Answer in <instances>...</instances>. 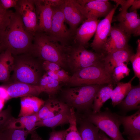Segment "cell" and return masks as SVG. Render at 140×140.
I'll use <instances>...</instances> for the list:
<instances>
[{"mask_svg": "<svg viewBox=\"0 0 140 140\" xmlns=\"http://www.w3.org/2000/svg\"><path fill=\"white\" fill-rule=\"evenodd\" d=\"M5 140H26L28 132L14 129H8L1 132Z\"/></svg>", "mask_w": 140, "mask_h": 140, "instance_id": "obj_31", "label": "cell"}, {"mask_svg": "<svg viewBox=\"0 0 140 140\" xmlns=\"http://www.w3.org/2000/svg\"><path fill=\"white\" fill-rule=\"evenodd\" d=\"M107 0H75L76 5L86 19L106 17L114 7Z\"/></svg>", "mask_w": 140, "mask_h": 140, "instance_id": "obj_9", "label": "cell"}, {"mask_svg": "<svg viewBox=\"0 0 140 140\" xmlns=\"http://www.w3.org/2000/svg\"><path fill=\"white\" fill-rule=\"evenodd\" d=\"M65 130L53 131L50 134L48 140H64Z\"/></svg>", "mask_w": 140, "mask_h": 140, "instance_id": "obj_37", "label": "cell"}, {"mask_svg": "<svg viewBox=\"0 0 140 140\" xmlns=\"http://www.w3.org/2000/svg\"><path fill=\"white\" fill-rule=\"evenodd\" d=\"M39 120L38 113L18 118L13 117L10 122L6 130L10 129L22 130L27 131L30 134L36 129V123Z\"/></svg>", "mask_w": 140, "mask_h": 140, "instance_id": "obj_21", "label": "cell"}, {"mask_svg": "<svg viewBox=\"0 0 140 140\" xmlns=\"http://www.w3.org/2000/svg\"><path fill=\"white\" fill-rule=\"evenodd\" d=\"M117 115L124 128L122 134L128 136L140 134V109L131 115Z\"/></svg>", "mask_w": 140, "mask_h": 140, "instance_id": "obj_19", "label": "cell"}, {"mask_svg": "<svg viewBox=\"0 0 140 140\" xmlns=\"http://www.w3.org/2000/svg\"><path fill=\"white\" fill-rule=\"evenodd\" d=\"M64 0H43V2L45 4L50 6L51 7L60 6L64 2Z\"/></svg>", "mask_w": 140, "mask_h": 140, "instance_id": "obj_40", "label": "cell"}, {"mask_svg": "<svg viewBox=\"0 0 140 140\" xmlns=\"http://www.w3.org/2000/svg\"><path fill=\"white\" fill-rule=\"evenodd\" d=\"M37 17L38 32L48 34L50 31L53 15V8L42 0H34Z\"/></svg>", "mask_w": 140, "mask_h": 140, "instance_id": "obj_16", "label": "cell"}, {"mask_svg": "<svg viewBox=\"0 0 140 140\" xmlns=\"http://www.w3.org/2000/svg\"><path fill=\"white\" fill-rule=\"evenodd\" d=\"M127 64L125 63H122L115 67L113 70L111 76L117 84L129 75L130 69L127 67Z\"/></svg>", "mask_w": 140, "mask_h": 140, "instance_id": "obj_32", "label": "cell"}, {"mask_svg": "<svg viewBox=\"0 0 140 140\" xmlns=\"http://www.w3.org/2000/svg\"><path fill=\"white\" fill-rule=\"evenodd\" d=\"M52 8L53 15L51 30L48 34L61 45L70 46L73 44V35L66 25L60 6Z\"/></svg>", "mask_w": 140, "mask_h": 140, "instance_id": "obj_8", "label": "cell"}, {"mask_svg": "<svg viewBox=\"0 0 140 140\" xmlns=\"http://www.w3.org/2000/svg\"><path fill=\"white\" fill-rule=\"evenodd\" d=\"M60 83L52 78L45 73L40 80L39 85L43 92L46 93L51 97L55 94L60 90Z\"/></svg>", "mask_w": 140, "mask_h": 140, "instance_id": "obj_28", "label": "cell"}, {"mask_svg": "<svg viewBox=\"0 0 140 140\" xmlns=\"http://www.w3.org/2000/svg\"><path fill=\"white\" fill-rule=\"evenodd\" d=\"M58 75L61 82L68 83L70 79V76L64 69H61L55 72Z\"/></svg>", "mask_w": 140, "mask_h": 140, "instance_id": "obj_39", "label": "cell"}, {"mask_svg": "<svg viewBox=\"0 0 140 140\" xmlns=\"http://www.w3.org/2000/svg\"><path fill=\"white\" fill-rule=\"evenodd\" d=\"M140 8V0H134L131 7L130 9V12H131Z\"/></svg>", "mask_w": 140, "mask_h": 140, "instance_id": "obj_42", "label": "cell"}, {"mask_svg": "<svg viewBox=\"0 0 140 140\" xmlns=\"http://www.w3.org/2000/svg\"><path fill=\"white\" fill-rule=\"evenodd\" d=\"M136 52L131 57L129 61L132 63L134 76L137 77L140 81V41H137Z\"/></svg>", "mask_w": 140, "mask_h": 140, "instance_id": "obj_33", "label": "cell"}, {"mask_svg": "<svg viewBox=\"0 0 140 140\" xmlns=\"http://www.w3.org/2000/svg\"><path fill=\"white\" fill-rule=\"evenodd\" d=\"M135 77L134 76L128 82L126 83L119 82L113 89L111 99L112 105L114 107L121 103L128 94L131 89V83Z\"/></svg>", "mask_w": 140, "mask_h": 140, "instance_id": "obj_27", "label": "cell"}, {"mask_svg": "<svg viewBox=\"0 0 140 140\" xmlns=\"http://www.w3.org/2000/svg\"><path fill=\"white\" fill-rule=\"evenodd\" d=\"M130 37L117 25L115 24L111 27L101 53L105 56L128 47L129 46L128 42Z\"/></svg>", "mask_w": 140, "mask_h": 140, "instance_id": "obj_12", "label": "cell"}, {"mask_svg": "<svg viewBox=\"0 0 140 140\" xmlns=\"http://www.w3.org/2000/svg\"><path fill=\"white\" fill-rule=\"evenodd\" d=\"M83 118L105 133L112 140H126L120 131L121 124L117 114L112 113L108 108L97 113L91 111L86 113Z\"/></svg>", "mask_w": 140, "mask_h": 140, "instance_id": "obj_6", "label": "cell"}, {"mask_svg": "<svg viewBox=\"0 0 140 140\" xmlns=\"http://www.w3.org/2000/svg\"><path fill=\"white\" fill-rule=\"evenodd\" d=\"M6 10H5L3 7L0 2V13L3 12Z\"/></svg>", "mask_w": 140, "mask_h": 140, "instance_id": "obj_48", "label": "cell"}, {"mask_svg": "<svg viewBox=\"0 0 140 140\" xmlns=\"http://www.w3.org/2000/svg\"><path fill=\"white\" fill-rule=\"evenodd\" d=\"M16 12L27 30L33 36L38 32V26L34 0H18Z\"/></svg>", "mask_w": 140, "mask_h": 140, "instance_id": "obj_10", "label": "cell"}, {"mask_svg": "<svg viewBox=\"0 0 140 140\" xmlns=\"http://www.w3.org/2000/svg\"><path fill=\"white\" fill-rule=\"evenodd\" d=\"M71 116L70 108L52 117L38 121L36 123L35 127L36 128L42 127L53 128L69 123Z\"/></svg>", "mask_w": 140, "mask_h": 140, "instance_id": "obj_24", "label": "cell"}, {"mask_svg": "<svg viewBox=\"0 0 140 140\" xmlns=\"http://www.w3.org/2000/svg\"><path fill=\"white\" fill-rule=\"evenodd\" d=\"M101 53L87 50L85 47L73 44L70 46L67 65L74 73L86 67L103 62Z\"/></svg>", "mask_w": 140, "mask_h": 140, "instance_id": "obj_7", "label": "cell"}, {"mask_svg": "<svg viewBox=\"0 0 140 140\" xmlns=\"http://www.w3.org/2000/svg\"><path fill=\"white\" fill-rule=\"evenodd\" d=\"M18 1L17 0H0V2L3 8L7 10L12 8H15L17 6Z\"/></svg>", "mask_w": 140, "mask_h": 140, "instance_id": "obj_38", "label": "cell"}, {"mask_svg": "<svg viewBox=\"0 0 140 140\" xmlns=\"http://www.w3.org/2000/svg\"><path fill=\"white\" fill-rule=\"evenodd\" d=\"M5 102L4 100L0 98V111L2 110Z\"/></svg>", "mask_w": 140, "mask_h": 140, "instance_id": "obj_47", "label": "cell"}, {"mask_svg": "<svg viewBox=\"0 0 140 140\" xmlns=\"http://www.w3.org/2000/svg\"><path fill=\"white\" fill-rule=\"evenodd\" d=\"M70 46L62 45L48 34L38 32L34 36L29 54L41 60L55 62L64 68L67 66Z\"/></svg>", "mask_w": 140, "mask_h": 140, "instance_id": "obj_2", "label": "cell"}, {"mask_svg": "<svg viewBox=\"0 0 140 140\" xmlns=\"http://www.w3.org/2000/svg\"><path fill=\"white\" fill-rule=\"evenodd\" d=\"M78 130L82 140H100V129L83 118Z\"/></svg>", "mask_w": 140, "mask_h": 140, "instance_id": "obj_26", "label": "cell"}, {"mask_svg": "<svg viewBox=\"0 0 140 140\" xmlns=\"http://www.w3.org/2000/svg\"><path fill=\"white\" fill-rule=\"evenodd\" d=\"M111 140H112L111 139Z\"/></svg>", "mask_w": 140, "mask_h": 140, "instance_id": "obj_51", "label": "cell"}, {"mask_svg": "<svg viewBox=\"0 0 140 140\" xmlns=\"http://www.w3.org/2000/svg\"><path fill=\"white\" fill-rule=\"evenodd\" d=\"M0 140H5L1 132H0Z\"/></svg>", "mask_w": 140, "mask_h": 140, "instance_id": "obj_49", "label": "cell"}, {"mask_svg": "<svg viewBox=\"0 0 140 140\" xmlns=\"http://www.w3.org/2000/svg\"><path fill=\"white\" fill-rule=\"evenodd\" d=\"M114 85L108 84L103 85L98 91L94 97L92 109L93 113L101 111V109L106 101L111 98Z\"/></svg>", "mask_w": 140, "mask_h": 140, "instance_id": "obj_25", "label": "cell"}, {"mask_svg": "<svg viewBox=\"0 0 140 140\" xmlns=\"http://www.w3.org/2000/svg\"><path fill=\"white\" fill-rule=\"evenodd\" d=\"M44 102L45 101L36 96L21 97V108L18 117L30 115L38 113Z\"/></svg>", "mask_w": 140, "mask_h": 140, "instance_id": "obj_20", "label": "cell"}, {"mask_svg": "<svg viewBox=\"0 0 140 140\" xmlns=\"http://www.w3.org/2000/svg\"><path fill=\"white\" fill-rule=\"evenodd\" d=\"M119 5L116 4L108 14L97 24L94 39L91 44V47L97 53H101L111 28L114 15Z\"/></svg>", "mask_w": 140, "mask_h": 140, "instance_id": "obj_11", "label": "cell"}, {"mask_svg": "<svg viewBox=\"0 0 140 140\" xmlns=\"http://www.w3.org/2000/svg\"><path fill=\"white\" fill-rule=\"evenodd\" d=\"M127 137L129 140H140V134L128 136Z\"/></svg>", "mask_w": 140, "mask_h": 140, "instance_id": "obj_45", "label": "cell"}, {"mask_svg": "<svg viewBox=\"0 0 140 140\" xmlns=\"http://www.w3.org/2000/svg\"><path fill=\"white\" fill-rule=\"evenodd\" d=\"M0 98L5 101L10 99L7 89L4 85L0 86Z\"/></svg>", "mask_w": 140, "mask_h": 140, "instance_id": "obj_41", "label": "cell"}, {"mask_svg": "<svg viewBox=\"0 0 140 140\" xmlns=\"http://www.w3.org/2000/svg\"><path fill=\"white\" fill-rule=\"evenodd\" d=\"M134 54L129 46L105 56L103 62L105 68L111 75L114 68L123 63L128 62Z\"/></svg>", "mask_w": 140, "mask_h": 140, "instance_id": "obj_18", "label": "cell"}, {"mask_svg": "<svg viewBox=\"0 0 140 140\" xmlns=\"http://www.w3.org/2000/svg\"><path fill=\"white\" fill-rule=\"evenodd\" d=\"M30 140H43L38 135L35 130L31 132Z\"/></svg>", "mask_w": 140, "mask_h": 140, "instance_id": "obj_44", "label": "cell"}, {"mask_svg": "<svg viewBox=\"0 0 140 140\" xmlns=\"http://www.w3.org/2000/svg\"><path fill=\"white\" fill-rule=\"evenodd\" d=\"M33 37L26 29L19 16L15 12L0 39V44L2 51L8 50L13 56L29 54Z\"/></svg>", "mask_w": 140, "mask_h": 140, "instance_id": "obj_1", "label": "cell"}, {"mask_svg": "<svg viewBox=\"0 0 140 140\" xmlns=\"http://www.w3.org/2000/svg\"><path fill=\"white\" fill-rule=\"evenodd\" d=\"M13 117L11 114V108L10 106L6 109L0 111V132L6 129Z\"/></svg>", "mask_w": 140, "mask_h": 140, "instance_id": "obj_34", "label": "cell"}, {"mask_svg": "<svg viewBox=\"0 0 140 140\" xmlns=\"http://www.w3.org/2000/svg\"><path fill=\"white\" fill-rule=\"evenodd\" d=\"M4 85L10 99L27 96H37L43 92L39 85H34L16 81H9Z\"/></svg>", "mask_w": 140, "mask_h": 140, "instance_id": "obj_15", "label": "cell"}, {"mask_svg": "<svg viewBox=\"0 0 140 140\" xmlns=\"http://www.w3.org/2000/svg\"><path fill=\"white\" fill-rule=\"evenodd\" d=\"M140 85L132 86L127 95L118 105L123 113L140 109Z\"/></svg>", "mask_w": 140, "mask_h": 140, "instance_id": "obj_22", "label": "cell"}, {"mask_svg": "<svg viewBox=\"0 0 140 140\" xmlns=\"http://www.w3.org/2000/svg\"><path fill=\"white\" fill-rule=\"evenodd\" d=\"M42 65L43 69L45 72H56L61 69V67L58 64L47 61H43Z\"/></svg>", "mask_w": 140, "mask_h": 140, "instance_id": "obj_36", "label": "cell"}, {"mask_svg": "<svg viewBox=\"0 0 140 140\" xmlns=\"http://www.w3.org/2000/svg\"><path fill=\"white\" fill-rule=\"evenodd\" d=\"M14 58L8 50H3L0 52V82L6 83L10 78L13 71Z\"/></svg>", "mask_w": 140, "mask_h": 140, "instance_id": "obj_23", "label": "cell"}, {"mask_svg": "<svg viewBox=\"0 0 140 140\" xmlns=\"http://www.w3.org/2000/svg\"><path fill=\"white\" fill-rule=\"evenodd\" d=\"M100 140H111L108 138L104 133L102 131L100 130L99 132Z\"/></svg>", "mask_w": 140, "mask_h": 140, "instance_id": "obj_46", "label": "cell"}, {"mask_svg": "<svg viewBox=\"0 0 140 140\" xmlns=\"http://www.w3.org/2000/svg\"><path fill=\"white\" fill-rule=\"evenodd\" d=\"M14 13L12 10H8L0 13V39L9 24Z\"/></svg>", "mask_w": 140, "mask_h": 140, "instance_id": "obj_35", "label": "cell"}, {"mask_svg": "<svg viewBox=\"0 0 140 140\" xmlns=\"http://www.w3.org/2000/svg\"><path fill=\"white\" fill-rule=\"evenodd\" d=\"M45 73L52 78L61 82L58 75L55 72L51 71L46 72Z\"/></svg>", "mask_w": 140, "mask_h": 140, "instance_id": "obj_43", "label": "cell"}, {"mask_svg": "<svg viewBox=\"0 0 140 140\" xmlns=\"http://www.w3.org/2000/svg\"><path fill=\"white\" fill-rule=\"evenodd\" d=\"M60 101L50 97L44 103L38 113L40 120L48 118L54 110Z\"/></svg>", "mask_w": 140, "mask_h": 140, "instance_id": "obj_30", "label": "cell"}, {"mask_svg": "<svg viewBox=\"0 0 140 140\" xmlns=\"http://www.w3.org/2000/svg\"><path fill=\"white\" fill-rule=\"evenodd\" d=\"M100 21L97 19H86L76 30L73 36V44L85 47L95 34Z\"/></svg>", "mask_w": 140, "mask_h": 140, "instance_id": "obj_17", "label": "cell"}, {"mask_svg": "<svg viewBox=\"0 0 140 140\" xmlns=\"http://www.w3.org/2000/svg\"><path fill=\"white\" fill-rule=\"evenodd\" d=\"M120 12L115 17L118 26L130 37L140 35V19L137 10L128 12L127 10L120 9Z\"/></svg>", "mask_w": 140, "mask_h": 140, "instance_id": "obj_13", "label": "cell"}, {"mask_svg": "<svg viewBox=\"0 0 140 140\" xmlns=\"http://www.w3.org/2000/svg\"><path fill=\"white\" fill-rule=\"evenodd\" d=\"M71 116L69 127L66 130L64 140H82L77 127L76 119L74 108L70 109Z\"/></svg>", "mask_w": 140, "mask_h": 140, "instance_id": "obj_29", "label": "cell"}, {"mask_svg": "<svg viewBox=\"0 0 140 140\" xmlns=\"http://www.w3.org/2000/svg\"><path fill=\"white\" fill-rule=\"evenodd\" d=\"M2 51V47L1 46V45L0 44V52L1 51Z\"/></svg>", "mask_w": 140, "mask_h": 140, "instance_id": "obj_50", "label": "cell"}, {"mask_svg": "<svg viewBox=\"0 0 140 140\" xmlns=\"http://www.w3.org/2000/svg\"><path fill=\"white\" fill-rule=\"evenodd\" d=\"M13 56V73L9 81H16L39 85L44 74L40 60L29 54Z\"/></svg>", "mask_w": 140, "mask_h": 140, "instance_id": "obj_3", "label": "cell"}, {"mask_svg": "<svg viewBox=\"0 0 140 140\" xmlns=\"http://www.w3.org/2000/svg\"><path fill=\"white\" fill-rule=\"evenodd\" d=\"M60 7L69 30L74 36L78 26L86 19L77 7L75 0H64Z\"/></svg>", "mask_w": 140, "mask_h": 140, "instance_id": "obj_14", "label": "cell"}, {"mask_svg": "<svg viewBox=\"0 0 140 140\" xmlns=\"http://www.w3.org/2000/svg\"><path fill=\"white\" fill-rule=\"evenodd\" d=\"M68 83L76 87L93 85L117 84L106 69L103 62L75 72L71 76Z\"/></svg>", "mask_w": 140, "mask_h": 140, "instance_id": "obj_4", "label": "cell"}, {"mask_svg": "<svg viewBox=\"0 0 140 140\" xmlns=\"http://www.w3.org/2000/svg\"><path fill=\"white\" fill-rule=\"evenodd\" d=\"M104 85H90L68 88L64 91L63 98L69 107L85 113L89 112L95 95Z\"/></svg>", "mask_w": 140, "mask_h": 140, "instance_id": "obj_5", "label": "cell"}]
</instances>
